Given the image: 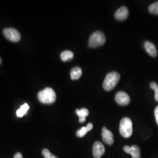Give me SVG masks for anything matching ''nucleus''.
<instances>
[{
    "label": "nucleus",
    "mask_w": 158,
    "mask_h": 158,
    "mask_svg": "<svg viewBox=\"0 0 158 158\" xmlns=\"http://www.w3.org/2000/svg\"><path fill=\"white\" fill-rule=\"evenodd\" d=\"M149 11L152 14L158 15V1L155 2L149 6Z\"/></svg>",
    "instance_id": "17"
},
{
    "label": "nucleus",
    "mask_w": 158,
    "mask_h": 158,
    "mask_svg": "<svg viewBox=\"0 0 158 158\" xmlns=\"http://www.w3.org/2000/svg\"><path fill=\"white\" fill-rule=\"evenodd\" d=\"M106 41V38L101 31H96L91 35L89 40V46L92 48H95L97 47L103 45Z\"/></svg>",
    "instance_id": "4"
},
{
    "label": "nucleus",
    "mask_w": 158,
    "mask_h": 158,
    "mask_svg": "<svg viewBox=\"0 0 158 158\" xmlns=\"http://www.w3.org/2000/svg\"><path fill=\"white\" fill-rule=\"evenodd\" d=\"M42 155L45 158H57L56 156L53 155L52 153L47 149H43L42 152Z\"/></svg>",
    "instance_id": "18"
},
{
    "label": "nucleus",
    "mask_w": 158,
    "mask_h": 158,
    "mask_svg": "<svg viewBox=\"0 0 158 158\" xmlns=\"http://www.w3.org/2000/svg\"><path fill=\"white\" fill-rule=\"evenodd\" d=\"M1 63V58H0V64Z\"/></svg>",
    "instance_id": "22"
},
{
    "label": "nucleus",
    "mask_w": 158,
    "mask_h": 158,
    "mask_svg": "<svg viewBox=\"0 0 158 158\" xmlns=\"http://www.w3.org/2000/svg\"><path fill=\"white\" fill-rule=\"evenodd\" d=\"M73 56V53L70 51H63L60 55L61 59L63 62H66L69 60H71Z\"/></svg>",
    "instance_id": "16"
},
{
    "label": "nucleus",
    "mask_w": 158,
    "mask_h": 158,
    "mask_svg": "<svg viewBox=\"0 0 158 158\" xmlns=\"http://www.w3.org/2000/svg\"><path fill=\"white\" fill-rule=\"evenodd\" d=\"M119 132L124 138H128L132 135L133 132L132 123L130 118L125 117L122 119L119 124Z\"/></svg>",
    "instance_id": "3"
},
{
    "label": "nucleus",
    "mask_w": 158,
    "mask_h": 158,
    "mask_svg": "<svg viewBox=\"0 0 158 158\" xmlns=\"http://www.w3.org/2000/svg\"><path fill=\"white\" fill-rule=\"evenodd\" d=\"M102 140L106 143L108 145H113L114 142V138L113 134L110 131L107 130L106 127H103L102 129Z\"/></svg>",
    "instance_id": "9"
},
{
    "label": "nucleus",
    "mask_w": 158,
    "mask_h": 158,
    "mask_svg": "<svg viewBox=\"0 0 158 158\" xmlns=\"http://www.w3.org/2000/svg\"><path fill=\"white\" fill-rule=\"evenodd\" d=\"M144 46H145V50L151 56L155 57L157 56L156 48L152 43L149 41H146L144 44Z\"/></svg>",
    "instance_id": "11"
},
{
    "label": "nucleus",
    "mask_w": 158,
    "mask_h": 158,
    "mask_svg": "<svg viewBox=\"0 0 158 158\" xmlns=\"http://www.w3.org/2000/svg\"><path fill=\"white\" fill-rule=\"evenodd\" d=\"M40 102L43 104H50L56 101V95L54 90L50 87H47L43 90L40 91L38 94Z\"/></svg>",
    "instance_id": "2"
},
{
    "label": "nucleus",
    "mask_w": 158,
    "mask_h": 158,
    "mask_svg": "<svg viewBox=\"0 0 158 158\" xmlns=\"http://www.w3.org/2000/svg\"><path fill=\"white\" fill-rule=\"evenodd\" d=\"M93 124L91 123H89L87 125L86 127H83L80 129H79L76 132V135L78 137L82 138L85 136L88 132L90 131L91 130L93 129Z\"/></svg>",
    "instance_id": "13"
},
{
    "label": "nucleus",
    "mask_w": 158,
    "mask_h": 158,
    "mask_svg": "<svg viewBox=\"0 0 158 158\" xmlns=\"http://www.w3.org/2000/svg\"><path fill=\"white\" fill-rule=\"evenodd\" d=\"M82 74V70L81 68L79 67H76L72 69L70 72L71 79L72 80H77L79 79Z\"/></svg>",
    "instance_id": "14"
},
{
    "label": "nucleus",
    "mask_w": 158,
    "mask_h": 158,
    "mask_svg": "<svg viewBox=\"0 0 158 158\" xmlns=\"http://www.w3.org/2000/svg\"><path fill=\"white\" fill-rule=\"evenodd\" d=\"M14 158H23L22 153L21 152H17V153H15V155H14Z\"/></svg>",
    "instance_id": "21"
},
{
    "label": "nucleus",
    "mask_w": 158,
    "mask_h": 158,
    "mask_svg": "<svg viewBox=\"0 0 158 158\" xmlns=\"http://www.w3.org/2000/svg\"><path fill=\"white\" fill-rule=\"evenodd\" d=\"M120 74L116 72H113L107 74L103 82L102 87L105 90H112L118 83Z\"/></svg>",
    "instance_id": "1"
},
{
    "label": "nucleus",
    "mask_w": 158,
    "mask_h": 158,
    "mask_svg": "<svg viewBox=\"0 0 158 158\" xmlns=\"http://www.w3.org/2000/svg\"><path fill=\"white\" fill-rule=\"evenodd\" d=\"M123 149L125 152L130 154L132 158H141L140 149L136 145H132L131 147L125 146Z\"/></svg>",
    "instance_id": "8"
},
{
    "label": "nucleus",
    "mask_w": 158,
    "mask_h": 158,
    "mask_svg": "<svg viewBox=\"0 0 158 158\" xmlns=\"http://www.w3.org/2000/svg\"><path fill=\"white\" fill-rule=\"evenodd\" d=\"M129 15V11L125 6H121L115 12L114 16L116 19L118 21L125 20Z\"/></svg>",
    "instance_id": "10"
},
{
    "label": "nucleus",
    "mask_w": 158,
    "mask_h": 158,
    "mask_svg": "<svg viewBox=\"0 0 158 158\" xmlns=\"http://www.w3.org/2000/svg\"><path fill=\"white\" fill-rule=\"evenodd\" d=\"M105 153V148L102 142L96 141L93 147V155L95 158H101Z\"/></svg>",
    "instance_id": "7"
},
{
    "label": "nucleus",
    "mask_w": 158,
    "mask_h": 158,
    "mask_svg": "<svg viewBox=\"0 0 158 158\" xmlns=\"http://www.w3.org/2000/svg\"><path fill=\"white\" fill-rule=\"evenodd\" d=\"M3 34L7 40H10L12 42H17L21 40V35L15 29L11 28L4 29L3 31Z\"/></svg>",
    "instance_id": "5"
},
{
    "label": "nucleus",
    "mask_w": 158,
    "mask_h": 158,
    "mask_svg": "<svg viewBox=\"0 0 158 158\" xmlns=\"http://www.w3.org/2000/svg\"><path fill=\"white\" fill-rule=\"evenodd\" d=\"M76 113L79 116V123H83L85 121V118L89 115V110L87 108H81L80 110L77 109L76 110Z\"/></svg>",
    "instance_id": "12"
},
{
    "label": "nucleus",
    "mask_w": 158,
    "mask_h": 158,
    "mask_svg": "<svg viewBox=\"0 0 158 158\" xmlns=\"http://www.w3.org/2000/svg\"><path fill=\"white\" fill-rule=\"evenodd\" d=\"M29 108L28 104L25 103L23 105L21 106L19 109L17 111V116L18 117H22L25 114H26Z\"/></svg>",
    "instance_id": "15"
},
{
    "label": "nucleus",
    "mask_w": 158,
    "mask_h": 158,
    "mask_svg": "<svg viewBox=\"0 0 158 158\" xmlns=\"http://www.w3.org/2000/svg\"><path fill=\"white\" fill-rule=\"evenodd\" d=\"M115 99L116 102L120 106H127L130 104V97L128 94L124 91H120L115 94Z\"/></svg>",
    "instance_id": "6"
},
{
    "label": "nucleus",
    "mask_w": 158,
    "mask_h": 158,
    "mask_svg": "<svg viewBox=\"0 0 158 158\" xmlns=\"http://www.w3.org/2000/svg\"><path fill=\"white\" fill-rule=\"evenodd\" d=\"M151 88L155 91V99L156 101L158 102V85L155 82H152L150 84Z\"/></svg>",
    "instance_id": "19"
},
{
    "label": "nucleus",
    "mask_w": 158,
    "mask_h": 158,
    "mask_svg": "<svg viewBox=\"0 0 158 158\" xmlns=\"http://www.w3.org/2000/svg\"><path fill=\"white\" fill-rule=\"evenodd\" d=\"M155 116L156 121V123H157L158 125V106H157L155 110Z\"/></svg>",
    "instance_id": "20"
}]
</instances>
